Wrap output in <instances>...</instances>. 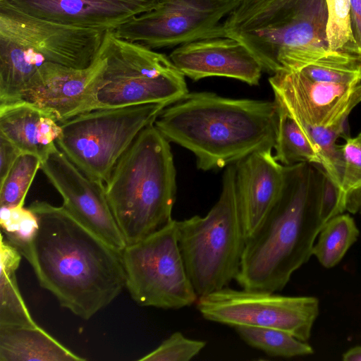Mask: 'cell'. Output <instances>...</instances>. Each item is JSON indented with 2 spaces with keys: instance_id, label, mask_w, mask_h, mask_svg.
Wrapping results in <instances>:
<instances>
[{
  "instance_id": "18",
  "label": "cell",
  "mask_w": 361,
  "mask_h": 361,
  "mask_svg": "<svg viewBox=\"0 0 361 361\" xmlns=\"http://www.w3.org/2000/svg\"><path fill=\"white\" fill-rule=\"evenodd\" d=\"M61 133L57 116L25 100L0 104V135L44 160Z\"/></svg>"
},
{
  "instance_id": "8",
  "label": "cell",
  "mask_w": 361,
  "mask_h": 361,
  "mask_svg": "<svg viewBox=\"0 0 361 361\" xmlns=\"http://www.w3.org/2000/svg\"><path fill=\"white\" fill-rule=\"evenodd\" d=\"M178 242L198 297L235 280L246 243L235 191V164L226 166L218 201L204 216L176 220Z\"/></svg>"
},
{
  "instance_id": "28",
  "label": "cell",
  "mask_w": 361,
  "mask_h": 361,
  "mask_svg": "<svg viewBox=\"0 0 361 361\" xmlns=\"http://www.w3.org/2000/svg\"><path fill=\"white\" fill-rule=\"evenodd\" d=\"M0 224L4 237L16 248L28 242L38 226L35 214L24 205L1 207Z\"/></svg>"
},
{
  "instance_id": "24",
  "label": "cell",
  "mask_w": 361,
  "mask_h": 361,
  "mask_svg": "<svg viewBox=\"0 0 361 361\" xmlns=\"http://www.w3.org/2000/svg\"><path fill=\"white\" fill-rule=\"evenodd\" d=\"M234 329L247 345L272 357L290 358L313 353V348L306 341L279 329L251 326Z\"/></svg>"
},
{
  "instance_id": "15",
  "label": "cell",
  "mask_w": 361,
  "mask_h": 361,
  "mask_svg": "<svg viewBox=\"0 0 361 361\" xmlns=\"http://www.w3.org/2000/svg\"><path fill=\"white\" fill-rule=\"evenodd\" d=\"M169 58L184 76L195 81L217 76L257 85L264 71L259 61L243 44L228 37L179 45Z\"/></svg>"
},
{
  "instance_id": "17",
  "label": "cell",
  "mask_w": 361,
  "mask_h": 361,
  "mask_svg": "<svg viewBox=\"0 0 361 361\" xmlns=\"http://www.w3.org/2000/svg\"><path fill=\"white\" fill-rule=\"evenodd\" d=\"M234 164L236 197L247 241L279 199L285 166L275 159L272 149L256 151Z\"/></svg>"
},
{
  "instance_id": "6",
  "label": "cell",
  "mask_w": 361,
  "mask_h": 361,
  "mask_svg": "<svg viewBox=\"0 0 361 361\" xmlns=\"http://www.w3.org/2000/svg\"><path fill=\"white\" fill-rule=\"evenodd\" d=\"M169 142L154 123L147 126L104 184L108 203L127 245L173 220L176 173Z\"/></svg>"
},
{
  "instance_id": "35",
  "label": "cell",
  "mask_w": 361,
  "mask_h": 361,
  "mask_svg": "<svg viewBox=\"0 0 361 361\" xmlns=\"http://www.w3.org/2000/svg\"><path fill=\"white\" fill-rule=\"evenodd\" d=\"M359 135L361 136V132L359 133Z\"/></svg>"
},
{
  "instance_id": "16",
  "label": "cell",
  "mask_w": 361,
  "mask_h": 361,
  "mask_svg": "<svg viewBox=\"0 0 361 361\" xmlns=\"http://www.w3.org/2000/svg\"><path fill=\"white\" fill-rule=\"evenodd\" d=\"M35 17L63 25L114 31L154 8L160 0H4Z\"/></svg>"
},
{
  "instance_id": "14",
  "label": "cell",
  "mask_w": 361,
  "mask_h": 361,
  "mask_svg": "<svg viewBox=\"0 0 361 361\" xmlns=\"http://www.w3.org/2000/svg\"><path fill=\"white\" fill-rule=\"evenodd\" d=\"M40 169L63 198V207L78 222L116 250L127 245L111 210L104 185L85 176L56 144Z\"/></svg>"
},
{
  "instance_id": "31",
  "label": "cell",
  "mask_w": 361,
  "mask_h": 361,
  "mask_svg": "<svg viewBox=\"0 0 361 361\" xmlns=\"http://www.w3.org/2000/svg\"><path fill=\"white\" fill-rule=\"evenodd\" d=\"M21 152L9 140L0 135V183H1Z\"/></svg>"
},
{
  "instance_id": "9",
  "label": "cell",
  "mask_w": 361,
  "mask_h": 361,
  "mask_svg": "<svg viewBox=\"0 0 361 361\" xmlns=\"http://www.w3.org/2000/svg\"><path fill=\"white\" fill-rule=\"evenodd\" d=\"M167 106L152 103L80 113L59 122L56 144L85 176L104 185L137 136Z\"/></svg>"
},
{
  "instance_id": "5",
  "label": "cell",
  "mask_w": 361,
  "mask_h": 361,
  "mask_svg": "<svg viewBox=\"0 0 361 361\" xmlns=\"http://www.w3.org/2000/svg\"><path fill=\"white\" fill-rule=\"evenodd\" d=\"M105 33L39 18L0 0V104L23 100L48 63L90 66Z\"/></svg>"
},
{
  "instance_id": "30",
  "label": "cell",
  "mask_w": 361,
  "mask_h": 361,
  "mask_svg": "<svg viewBox=\"0 0 361 361\" xmlns=\"http://www.w3.org/2000/svg\"><path fill=\"white\" fill-rule=\"evenodd\" d=\"M346 211L338 185L322 169L320 178V214L326 223Z\"/></svg>"
},
{
  "instance_id": "1",
  "label": "cell",
  "mask_w": 361,
  "mask_h": 361,
  "mask_svg": "<svg viewBox=\"0 0 361 361\" xmlns=\"http://www.w3.org/2000/svg\"><path fill=\"white\" fill-rule=\"evenodd\" d=\"M32 238L16 249L39 285L75 315L89 319L126 288L121 252L87 229L63 207L35 201Z\"/></svg>"
},
{
  "instance_id": "34",
  "label": "cell",
  "mask_w": 361,
  "mask_h": 361,
  "mask_svg": "<svg viewBox=\"0 0 361 361\" xmlns=\"http://www.w3.org/2000/svg\"><path fill=\"white\" fill-rule=\"evenodd\" d=\"M358 212L361 214V204H360V205L359 207Z\"/></svg>"
},
{
  "instance_id": "27",
  "label": "cell",
  "mask_w": 361,
  "mask_h": 361,
  "mask_svg": "<svg viewBox=\"0 0 361 361\" xmlns=\"http://www.w3.org/2000/svg\"><path fill=\"white\" fill-rule=\"evenodd\" d=\"M343 169L340 190L347 211L357 213L361 202V136L341 145Z\"/></svg>"
},
{
  "instance_id": "20",
  "label": "cell",
  "mask_w": 361,
  "mask_h": 361,
  "mask_svg": "<svg viewBox=\"0 0 361 361\" xmlns=\"http://www.w3.org/2000/svg\"><path fill=\"white\" fill-rule=\"evenodd\" d=\"M0 245V325H36L17 283L16 273L23 256L2 234Z\"/></svg>"
},
{
  "instance_id": "33",
  "label": "cell",
  "mask_w": 361,
  "mask_h": 361,
  "mask_svg": "<svg viewBox=\"0 0 361 361\" xmlns=\"http://www.w3.org/2000/svg\"><path fill=\"white\" fill-rule=\"evenodd\" d=\"M344 361H361V345L355 346L343 355Z\"/></svg>"
},
{
  "instance_id": "7",
  "label": "cell",
  "mask_w": 361,
  "mask_h": 361,
  "mask_svg": "<svg viewBox=\"0 0 361 361\" xmlns=\"http://www.w3.org/2000/svg\"><path fill=\"white\" fill-rule=\"evenodd\" d=\"M99 57L97 71L74 116L99 109L169 105L188 92L185 76L170 58L113 31L106 32Z\"/></svg>"
},
{
  "instance_id": "2",
  "label": "cell",
  "mask_w": 361,
  "mask_h": 361,
  "mask_svg": "<svg viewBox=\"0 0 361 361\" xmlns=\"http://www.w3.org/2000/svg\"><path fill=\"white\" fill-rule=\"evenodd\" d=\"M279 114L274 101L188 92L166 106L154 124L169 141L190 150L202 171L234 164L274 149Z\"/></svg>"
},
{
  "instance_id": "26",
  "label": "cell",
  "mask_w": 361,
  "mask_h": 361,
  "mask_svg": "<svg viewBox=\"0 0 361 361\" xmlns=\"http://www.w3.org/2000/svg\"><path fill=\"white\" fill-rule=\"evenodd\" d=\"M325 1L327 11L326 35L328 49L359 55L353 33L350 0Z\"/></svg>"
},
{
  "instance_id": "29",
  "label": "cell",
  "mask_w": 361,
  "mask_h": 361,
  "mask_svg": "<svg viewBox=\"0 0 361 361\" xmlns=\"http://www.w3.org/2000/svg\"><path fill=\"white\" fill-rule=\"evenodd\" d=\"M206 342L185 337L176 331L140 361H189L205 347Z\"/></svg>"
},
{
  "instance_id": "23",
  "label": "cell",
  "mask_w": 361,
  "mask_h": 361,
  "mask_svg": "<svg viewBox=\"0 0 361 361\" xmlns=\"http://www.w3.org/2000/svg\"><path fill=\"white\" fill-rule=\"evenodd\" d=\"M299 71L312 80L357 86L361 84V56L345 51L329 50Z\"/></svg>"
},
{
  "instance_id": "3",
  "label": "cell",
  "mask_w": 361,
  "mask_h": 361,
  "mask_svg": "<svg viewBox=\"0 0 361 361\" xmlns=\"http://www.w3.org/2000/svg\"><path fill=\"white\" fill-rule=\"evenodd\" d=\"M321 171L307 162L285 166L279 199L246 241L235 279L242 288L280 291L312 255L325 224L320 214Z\"/></svg>"
},
{
  "instance_id": "21",
  "label": "cell",
  "mask_w": 361,
  "mask_h": 361,
  "mask_svg": "<svg viewBox=\"0 0 361 361\" xmlns=\"http://www.w3.org/2000/svg\"><path fill=\"white\" fill-rule=\"evenodd\" d=\"M277 106L279 120L274 148L275 159L283 166L307 162L321 166L322 160L316 145L297 121L283 107L279 104Z\"/></svg>"
},
{
  "instance_id": "12",
  "label": "cell",
  "mask_w": 361,
  "mask_h": 361,
  "mask_svg": "<svg viewBox=\"0 0 361 361\" xmlns=\"http://www.w3.org/2000/svg\"><path fill=\"white\" fill-rule=\"evenodd\" d=\"M240 0H160L152 10L113 32L149 48L181 45L200 39L226 37L224 21Z\"/></svg>"
},
{
  "instance_id": "25",
  "label": "cell",
  "mask_w": 361,
  "mask_h": 361,
  "mask_svg": "<svg viewBox=\"0 0 361 361\" xmlns=\"http://www.w3.org/2000/svg\"><path fill=\"white\" fill-rule=\"evenodd\" d=\"M40 166L41 159L34 154H21L18 157L0 183L1 207L24 205L27 193Z\"/></svg>"
},
{
  "instance_id": "10",
  "label": "cell",
  "mask_w": 361,
  "mask_h": 361,
  "mask_svg": "<svg viewBox=\"0 0 361 361\" xmlns=\"http://www.w3.org/2000/svg\"><path fill=\"white\" fill-rule=\"evenodd\" d=\"M121 255L126 288L138 305L179 310L198 300L178 245L176 220L127 245Z\"/></svg>"
},
{
  "instance_id": "22",
  "label": "cell",
  "mask_w": 361,
  "mask_h": 361,
  "mask_svg": "<svg viewBox=\"0 0 361 361\" xmlns=\"http://www.w3.org/2000/svg\"><path fill=\"white\" fill-rule=\"evenodd\" d=\"M360 235L356 224L349 214H341L323 226L314 243V255L326 268L338 264Z\"/></svg>"
},
{
  "instance_id": "11",
  "label": "cell",
  "mask_w": 361,
  "mask_h": 361,
  "mask_svg": "<svg viewBox=\"0 0 361 361\" xmlns=\"http://www.w3.org/2000/svg\"><path fill=\"white\" fill-rule=\"evenodd\" d=\"M196 305L207 320L233 327L279 329L302 341L310 338L319 309L318 299L312 296H286L228 286L199 297Z\"/></svg>"
},
{
  "instance_id": "32",
  "label": "cell",
  "mask_w": 361,
  "mask_h": 361,
  "mask_svg": "<svg viewBox=\"0 0 361 361\" xmlns=\"http://www.w3.org/2000/svg\"><path fill=\"white\" fill-rule=\"evenodd\" d=\"M353 33L361 56V0H350Z\"/></svg>"
},
{
  "instance_id": "4",
  "label": "cell",
  "mask_w": 361,
  "mask_h": 361,
  "mask_svg": "<svg viewBox=\"0 0 361 361\" xmlns=\"http://www.w3.org/2000/svg\"><path fill=\"white\" fill-rule=\"evenodd\" d=\"M325 0H240L224 21L271 74L300 71L328 51Z\"/></svg>"
},
{
  "instance_id": "13",
  "label": "cell",
  "mask_w": 361,
  "mask_h": 361,
  "mask_svg": "<svg viewBox=\"0 0 361 361\" xmlns=\"http://www.w3.org/2000/svg\"><path fill=\"white\" fill-rule=\"evenodd\" d=\"M274 101L298 123L340 128L350 137L348 116L361 102V84H334L310 79L299 71L281 70L269 78Z\"/></svg>"
},
{
  "instance_id": "19",
  "label": "cell",
  "mask_w": 361,
  "mask_h": 361,
  "mask_svg": "<svg viewBox=\"0 0 361 361\" xmlns=\"http://www.w3.org/2000/svg\"><path fill=\"white\" fill-rule=\"evenodd\" d=\"M37 324L0 325V361H84Z\"/></svg>"
}]
</instances>
